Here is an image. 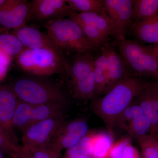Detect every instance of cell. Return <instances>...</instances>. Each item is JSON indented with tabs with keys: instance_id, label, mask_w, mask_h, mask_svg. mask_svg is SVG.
<instances>
[{
	"instance_id": "16",
	"label": "cell",
	"mask_w": 158,
	"mask_h": 158,
	"mask_svg": "<svg viewBox=\"0 0 158 158\" xmlns=\"http://www.w3.org/2000/svg\"><path fill=\"white\" fill-rule=\"evenodd\" d=\"M130 30L143 42L158 43V11L152 17L132 23Z\"/></svg>"
},
{
	"instance_id": "36",
	"label": "cell",
	"mask_w": 158,
	"mask_h": 158,
	"mask_svg": "<svg viewBox=\"0 0 158 158\" xmlns=\"http://www.w3.org/2000/svg\"><path fill=\"white\" fill-rule=\"evenodd\" d=\"M0 158H8L6 157L5 155H4L1 149H0Z\"/></svg>"
},
{
	"instance_id": "8",
	"label": "cell",
	"mask_w": 158,
	"mask_h": 158,
	"mask_svg": "<svg viewBox=\"0 0 158 158\" xmlns=\"http://www.w3.org/2000/svg\"><path fill=\"white\" fill-rule=\"evenodd\" d=\"M65 121V116L62 114L31 125L22 132L23 146L29 150L48 147L57 130Z\"/></svg>"
},
{
	"instance_id": "40",
	"label": "cell",
	"mask_w": 158,
	"mask_h": 158,
	"mask_svg": "<svg viewBox=\"0 0 158 158\" xmlns=\"http://www.w3.org/2000/svg\"><path fill=\"white\" fill-rule=\"evenodd\" d=\"M1 80H0V82H1Z\"/></svg>"
},
{
	"instance_id": "14",
	"label": "cell",
	"mask_w": 158,
	"mask_h": 158,
	"mask_svg": "<svg viewBox=\"0 0 158 158\" xmlns=\"http://www.w3.org/2000/svg\"><path fill=\"white\" fill-rule=\"evenodd\" d=\"M19 99L11 85H0V124L14 135L12 120Z\"/></svg>"
},
{
	"instance_id": "21",
	"label": "cell",
	"mask_w": 158,
	"mask_h": 158,
	"mask_svg": "<svg viewBox=\"0 0 158 158\" xmlns=\"http://www.w3.org/2000/svg\"><path fill=\"white\" fill-rule=\"evenodd\" d=\"M72 9L78 13H95L108 15L104 4V0H66Z\"/></svg>"
},
{
	"instance_id": "34",
	"label": "cell",
	"mask_w": 158,
	"mask_h": 158,
	"mask_svg": "<svg viewBox=\"0 0 158 158\" xmlns=\"http://www.w3.org/2000/svg\"><path fill=\"white\" fill-rule=\"evenodd\" d=\"M154 137L155 140L156 148L158 152V132L152 134Z\"/></svg>"
},
{
	"instance_id": "9",
	"label": "cell",
	"mask_w": 158,
	"mask_h": 158,
	"mask_svg": "<svg viewBox=\"0 0 158 158\" xmlns=\"http://www.w3.org/2000/svg\"><path fill=\"white\" fill-rule=\"evenodd\" d=\"M132 0H104L106 12L112 26L113 36L118 40L125 39L132 24Z\"/></svg>"
},
{
	"instance_id": "41",
	"label": "cell",
	"mask_w": 158,
	"mask_h": 158,
	"mask_svg": "<svg viewBox=\"0 0 158 158\" xmlns=\"http://www.w3.org/2000/svg\"><path fill=\"white\" fill-rule=\"evenodd\" d=\"M141 158H142V157H141Z\"/></svg>"
},
{
	"instance_id": "13",
	"label": "cell",
	"mask_w": 158,
	"mask_h": 158,
	"mask_svg": "<svg viewBox=\"0 0 158 158\" xmlns=\"http://www.w3.org/2000/svg\"><path fill=\"white\" fill-rule=\"evenodd\" d=\"M12 33L26 48L52 49L62 51L57 47L48 34L41 33L33 27L24 25L14 30Z\"/></svg>"
},
{
	"instance_id": "38",
	"label": "cell",
	"mask_w": 158,
	"mask_h": 158,
	"mask_svg": "<svg viewBox=\"0 0 158 158\" xmlns=\"http://www.w3.org/2000/svg\"><path fill=\"white\" fill-rule=\"evenodd\" d=\"M92 158L91 157H88V158Z\"/></svg>"
},
{
	"instance_id": "6",
	"label": "cell",
	"mask_w": 158,
	"mask_h": 158,
	"mask_svg": "<svg viewBox=\"0 0 158 158\" xmlns=\"http://www.w3.org/2000/svg\"><path fill=\"white\" fill-rule=\"evenodd\" d=\"M66 104L52 103L34 105L19 99L12 120L13 128L22 132L31 125L58 115L64 114Z\"/></svg>"
},
{
	"instance_id": "20",
	"label": "cell",
	"mask_w": 158,
	"mask_h": 158,
	"mask_svg": "<svg viewBox=\"0 0 158 158\" xmlns=\"http://www.w3.org/2000/svg\"><path fill=\"white\" fill-rule=\"evenodd\" d=\"M158 11V0L134 1L132 9V21L134 23L148 19Z\"/></svg>"
},
{
	"instance_id": "37",
	"label": "cell",
	"mask_w": 158,
	"mask_h": 158,
	"mask_svg": "<svg viewBox=\"0 0 158 158\" xmlns=\"http://www.w3.org/2000/svg\"><path fill=\"white\" fill-rule=\"evenodd\" d=\"M2 31H3V29L0 28V32H2Z\"/></svg>"
},
{
	"instance_id": "30",
	"label": "cell",
	"mask_w": 158,
	"mask_h": 158,
	"mask_svg": "<svg viewBox=\"0 0 158 158\" xmlns=\"http://www.w3.org/2000/svg\"><path fill=\"white\" fill-rule=\"evenodd\" d=\"M145 88L149 94L158 115V81L147 83Z\"/></svg>"
},
{
	"instance_id": "19",
	"label": "cell",
	"mask_w": 158,
	"mask_h": 158,
	"mask_svg": "<svg viewBox=\"0 0 158 158\" xmlns=\"http://www.w3.org/2000/svg\"><path fill=\"white\" fill-rule=\"evenodd\" d=\"M145 86L135 99L137 101V104L140 106L144 115L150 122L152 131L151 134H153L158 132V115Z\"/></svg>"
},
{
	"instance_id": "24",
	"label": "cell",
	"mask_w": 158,
	"mask_h": 158,
	"mask_svg": "<svg viewBox=\"0 0 158 158\" xmlns=\"http://www.w3.org/2000/svg\"><path fill=\"white\" fill-rule=\"evenodd\" d=\"M93 134L88 133L77 144L66 149L64 158H87L91 157V139Z\"/></svg>"
},
{
	"instance_id": "22",
	"label": "cell",
	"mask_w": 158,
	"mask_h": 158,
	"mask_svg": "<svg viewBox=\"0 0 158 158\" xmlns=\"http://www.w3.org/2000/svg\"><path fill=\"white\" fill-rule=\"evenodd\" d=\"M26 48L15 34L0 32V49L10 56L17 57Z\"/></svg>"
},
{
	"instance_id": "11",
	"label": "cell",
	"mask_w": 158,
	"mask_h": 158,
	"mask_svg": "<svg viewBox=\"0 0 158 158\" xmlns=\"http://www.w3.org/2000/svg\"><path fill=\"white\" fill-rule=\"evenodd\" d=\"M75 12L66 0H34L31 2V17L37 20L67 18Z\"/></svg>"
},
{
	"instance_id": "26",
	"label": "cell",
	"mask_w": 158,
	"mask_h": 158,
	"mask_svg": "<svg viewBox=\"0 0 158 158\" xmlns=\"http://www.w3.org/2000/svg\"><path fill=\"white\" fill-rule=\"evenodd\" d=\"M142 153L143 158H158L155 140L152 134L147 135L137 139Z\"/></svg>"
},
{
	"instance_id": "17",
	"label": "cell",
	"mask_w": 158,
	"mask_h": 158,
	"mask_svg": "<svg viewBox=\"0 0 158 158\" xmlns=\"http://www.w3.org/2000/svg\"><path fill=\"white\" fill-rule=\"evenodd\" d=\"M94 73L95 75V97L104 94L109 81L108 49L107 46L101 55L94 59Z\"/></svg>"
},
{
	"instance_id": "3",
	"label": "cell",
	"mask_w": 158,
	"mask_h": 158,
	"mask_svg": "<svg viewBox=\"0 0 158 158\" xmlns=\"http://www.w3.org/2000/svg\"><path fill=\"white\" fill-rule=\"evenodd\" d=\"M57 47L77 54L90 53L96 48L75 22L69 18L52 20L44 25Z\"/></svg>"
},
{
	"instance_id": "23",
	"label": "cell",
	"mask_w": 158,
	"mask_h": 158,
	"mask_svg": "<svg viewBox=\"0 0 158 158\" xmlns=\"http://www.w3.org/2000/svg\"><path fill=\"white\" fill-rule=\"evenodd\" d=\"M21 147L16 136L12 135L0 124V149L4 155L14 158Z\"/></svg>"
},
{
	"instance_id": "33",
	"label": "cell",
	"mask_w": 158,
	"mask_h": 158,
	"mask_svg": "<svg viewBox=\"0 0 158 158\" xmlns=\"http://www.w3.org/2000/svg\"><path fill=\"white\" fill-rule=\"evenodd\" d=\"M14 158H33L29 150L24 146H21Z\"/></svg>"
},
{
	"instance_id": "1",
	"label": "cell",
	"mask_w": 158,
	"mask_h": 158,
	"mask_svg": "<svg viewBox=\"0 0 158 158\" xmlns=\"http://www.w3.org/2000/svg\"><path fill=\"white\" fill-rule=\"evenodd\" d=\"M138 78L122 80L92 104L94 112L105 122L110 131L122 114L147 85Z\"/></svg>"
},
{
	"instance_id": "25",
	"label": "cell",
	"mask_w": 158,
	"mask_h": 158,
	"mask_svg": "<svg viewBox=\"0 0 158 158\" xmlns=\"http://www.w3.org/2000/svg\"><path fill=\"white\" fill-rule=\"evenodd\" d=\"M127 129L130 135L137 139L152 132L150 122L144 114L135 118L129 123Z\"/></svg>"
},
{
	"instance_id": "18",
	"label": "cell",
	"mask_w": 158,
	"mask_h": 158,
	"mask_svg": "<svg viewBox=\"0 0 158 158\" xmlns=\"http://www.w3.org/2000/svg\"><path fill=\"white\" fill-rule=\"evenodd\" d=\"M113 144V136L110 133L94 134L91 139V157L109 158Z\"/></svg>"
},
{
	"instance_id": "31",
	"label": "cell",
	"mask_w": 158,
	"mask_h": 158,
	"mask_svg": "<svg viewBox=\"0 0 158 158\" xmlns=\"http://www.w3.org/2000/svg\"><path fill=\"white\" fill-rule=\"evenodd\" d=\"M48 146L33 148L29 151L33 158H52Z\"/></svg>"
},
{
	"instance_id": "4",
	"label": "cell",
	"mask_w": 158,
	"mask_h": 158,
	"mask_svg": "<svg viewBox=\"0 0 158 158\" xmlns=\"http://www.w3.org/2000/svg\"><path fill=\"white\" fill-rule=\"evenodd\" d=\"M11 85L19 99L27 103L43 105L67 102L65 94L59 86L40 78L24 77Z\"/></svg>"
},
{
	"instance_id": "2",
	"label": "cell",
	"mask_w": 158,
	"mask_h": 158,
	"mask_svg": "<svg viewBox=\"0 0 158 158\" xmlns=\"http://www.w3.org/2000/svg\"><path fill=\"white\" fill-rule=\"evenodd\" d=\"M17 65L23 71L35 76L67 73L69 65L62 51L25 48L16 57Z\"/></svg>"
},
{
	"instance_id": "27",
	"label": "cell",
	"mask_w": 158,
	"mask_h": 158,
	"mask_svg": "<svg viewBox=\"0 0 158 158\" xmlns=\"http://www.w3.org/2000/svg\"><path fill=\"white\" fill-rule=\"evenodd\" d=\"M143 114L144 113L139 105L137 103L133 105L131 104L124 110L121 116L118 118L117 122H120L122 124L125 123L126 122H128L129 123L136 117Z\"/></svg>"
},
{
	"instance_id": "10",
	"label": "cell",
	"mask_w": 158,
	"mask_h": 158,
	"mask_svg": "<svg viewBox=\"0 0 158 158\" xmlns=\"http://www.w3.org/2000/svg\"><path fill=\"white\" fill-rule=\"evenodd\" d=\"M88 133V126L86 121L77 119L65 121L57 130L49 147L51 149L61 152L77 144Z\"/></svg>"
},
{
	"instance_id": "7",
	"label": "cell",
	"mask_w": 158,
	"mask_h": 158,
	"mask_svg": "<svg viewBox=\"0 0 158 158\" xmlns=\"http://www.w3.org/2000/svg\"><path fill=\"white\" fill-rule=\"evenodd\" d=\"M69 18L78 25L96 48L106 44L109 36H112V26L108 15L75 12Z\"/></svg>"
},
{
	"instance_id": "39",
	"label": "cell",
	"mask_w": 158,
	"mask_h": 158,
	"mask_svg": "<svg viewBox=\"0 0 158 158\" xmlns=\"http://www.w3.org/2000/svg\"><path fill=\"white\" fill-rule=\"evenodd\" d=\"M157 80H158V76L157 78Z\"/></svg>"
},
{
	"instance_id": "29",
	"label": "cell",
	"mask_w": 158,
	"mask_h": 158,
	"mask_svg": "<svg viewBox=\"0 0 158 158\" xmlns=\"http://www.w3.org/2000/svg\"><path fill=\"white\" fill-rule=\"evenodd\" d=\"M13 57L7 55L0 49V80L2 81L6 77Z\"/></svg>"
},
{
	"instance_id": "12",
	"label": "cell",
	"mask_w": 158,
	"mask_h": 158,
	"mask_svg": "<svg viewBox=\"0 0 158 158\" xmlns=\"http://www.w3.org/2000/svg\"><path fill=\"white\" fill-rule=\"evenodd\" d=\"M31 17V3L25 0H8L0 9V26L3 29L16 30L25 25Z\"/></svg>"
},
{
	"instance_id": "5",
	"label": "cell",
	"mask_w": 158,
	"mask_h": 158,
	"mask_svg": "<svg viewBox=\"0 0 158 158\" xmlns=\"http://www.w3.org/2000/svg\"><path fill=\"white\" fill-rule=\"evenodd\" d=\"M117 44L119 53L137 74L157 78L158 45L145 46L126 38Z\"/></svg>"
},
{
	"instance_id": "35",
	"label": "cell",
	"mask_w": 158,
	"mask_h": 158,
	"mask_svg": "<svg viewBox=\"0 0 158 158\" xmlns=\"http://www.w3.org/2000/svg\"><path fill=\"white\" fill-rule=\"evenodd\" d=\"M8 0H0V9L5 6Z\"/></svg>"
},
{
	"instance_id": "15",
	"label": "cell",
	"mask_w": 158,
	"mask_h": 158,
	"mask_svg": "<svg viewBox=\"0 0 158 158\" xmlns=\"http://www.w3.org/2000/svg\"><path fill=\"white\" fill-rule=\"evenodd\" d=\"M106 46L108 49L109 81L105 93L122 80L131 77L128 76L126 62L122 56L116 52L112 46L108 45Z\"/></svg>"
},
{
	"instance_id": "32",
	"label": "cell",
	"mask_w": 158,
	"mask_h": 158,
	"mask_svg": "<svg viewBox=\"0 0 158 158\" xmlns=\"http://www.w3.org/2000/svg\"><path fill=\"white\" fill-rule=\"evenodd\" d=\"M122 158H141L138 151L130 142L123 149Z\"/></svg>"
},
{
	"instance_id": "28",
	"label": "cell",
	"mask_w": 158,
	"mask_h": 158,
	"mask_svg": "<svg viewBox=\"0 0 158 158\" xmlns=\"http://www.w3.org/2000/svg\"><path fill=\"white\" fill-rule=\"evenodd\" d=\"M131 142V138H123L113 144L109 155V158H122L123 153L126 145Z\"/></svg>"
}]
</instances>
